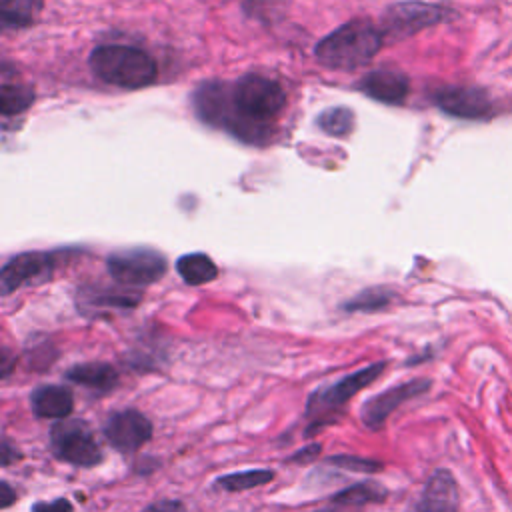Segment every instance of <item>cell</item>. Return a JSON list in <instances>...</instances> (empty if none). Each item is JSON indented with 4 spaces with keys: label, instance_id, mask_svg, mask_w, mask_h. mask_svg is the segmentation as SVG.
Wrapping results in <instances>:
<instances>
[{
    "label": "cell",
    "instance_id": "5b68a950",
    "mask_svg": "<svg viewBox=\"0 0 512 512\" xmlns=\"http://www.w3.org/2000/svg\"><path fill=\"white\" fill-rule=\"evenodd\" d=\"M106 270L120 286L144 288L158 282L166 270V256L152 248H126L108 254Z\"/></svg>",
    "mask_w": 512,
    "mask_h": 512
},
{
    "label": "cell",
    "instance_id": "d4e9b609",
    "mask_svg": "<svg viewBox=\"0 0 512 512\" xmlns=\"http://www.w3.org/2000/svg\"><path fill=\"white\" fill-rule=\"evenodd\" d=\"M32 512H74L70 500L66 498H56L50 502H36L32 506Z\"/></svg>",
    "mask_w": 512,
    "mask_h": 512
},
{
    "label": "cell",
    "instance_id": "e0dca14e",
    "mask_svg": "<svg viewBox=\"0 0 512 512\" xmlns=\"http://www.w3.org/2000/svg\"><path fill=\"white\" fill-rule=\"evenodd\" d=\"M176 272L188 286H202L218 276V266L204 252H190L176 260Z\"/></svg>",
    "mask_w": 512,
    "mask_h": 512
},
{
    "label": "cell",
    "instance_id": "ac0fdd59",
    "mask_svg": "<svg viewBox=\"0 0 512 512\" xmlns=\"http://www.w3.org/2000/svg\"><path fill=\"white\" fill-rule=\"evenodd\" d=\"M44 0H0V16L6 28H24L36 22Z\"/></svg>",
    "mask_w": 512,
    "mask_h": 512
},
{
    "label": "cell",
    "instance_id": "4316f807",
    "mask_svg": "<svg viewBox=\"0 0 512 512\" xmlns=\"http://www.w3.org/2000/svg\"><path fill=\"white\" fill-rule=\"evenodd\" d=\"M140 512H184V506L180 500H160V502L146 506Z\"/></svg>",
    "mask_w": 512,
    "mask_h": 512
},
{
    "label": "cell",
    "instance_id": "7c38bea8",
    "mask_svg": "<svg viewBox=\"0 0 512 512\" xmlns=\"http://www.w3.org/2000/svg\"><path fill=\"white\" fill-rule=\"evenodd\" d=\"M418 512H458V486L448 470H436L418 500Z\"/></svg>",
    "mask_w": 512,
    "mask_h": 512
},
{
    "label": "cell",
    "instance_id": "cb8c5ba5",
    "mask_svg": "<svg viewBox=\"0 0 512 512\" xmlns=\"http://www.w3.org/2000/svg\"><path fill=\"white\" fill-rule=\"evenodd\" d=\"M328 464H334L338 468L350 470V472H364V474H374L378 470H382V462L372 460V458H364V456H350V454H334L326 460Z\"/></svg>",
    "mask_w": 512,
    "mask_h": 512
},
{
    "label": "cell",
    "instance_id": "d6986e66",
    "mask_svg": "<svg viewBox=\"0 0 512 512\" xmlns=\"http://www.w3.org/2000/svg\"><path fill=\"white\" fill-rule=\"evenodd\" d=\"M394 300H396V294L392 290L376 286V288H368V290H362L356 296H352L348 302L342 304V310H346V312H378V310L388 308Z\"/></svg>",
    "mask_w": 512,
    "mask_h": 512
},
{
    "label": "cell",
    "instance_id": "83f0119b",
    "mask_svg": "<svg viewBox=\"0 0 512 512\" xmlns=\"http://www.w3.org/2000/svg\"><path fill=\"white\" fill-rule=\"evenodd\" d=\"M14 498H16V494H14V490L10 488V484H8V482H2V484H0V504H2V508H8V506L14 502Z\"/></svg>",
    "mask_w": 512,
    "mask_h": 512
},
{
    "label": "cell",
    "instance_id": "ffe728a7",
    "mask_svg": "<svg viewBox=\"0 0 512 512\" xmlns=\"http://www.w3.org/2000/svg\"><path fill=\"white\" fill-rule=\"evenodd\" d=\"M386 498V490L378 482H358L342 492H336L332 496V502L344 504V506H362L372 502H382Z\"/></svg>",
    "mask_w": 512,
    "mask_h": 512
},
{
    "label": "cell",
    "instance_id": "277c9868",
    "mask_svg": "<svg viewBox=\"0 0 512 512\" xmlns=\"http://www.w3.org/2000/svg\"><path fill=\"white\" fill-rule=\"evenodd\" d=\"M232 100L242 118L252 124L268 126V122L282 112L286 94L276 80L262 74H246L234 84Z\"/></svg>",
    "mask_w": 512,
    "mask_h": 512
},
{
    "label": "cell",
    "instance_id": "44dd1931",
    "mask_svg": "<svg viewBox=\"0 0 512 512\" xmlns=\"http://www.w3.org/2000/svg\"><path fill=\"white\" fill-rule=\"evenodd\" d=\"M274 480V472L266 468H254V470H244V472H232L214 482L216 488H222L226 492H240V490H250L262 484H268Z\"/></svg>",
    "mask_w": 512,
    "mask_h": 512
},
{
    "label": "cell",
    "instance_id": "52a82bcc",
    "mask_svg": "<svg viewBox=\"0 0 512 512\" xmlns=\"http://www.w3.org/2000/svg\"><path fill=\"white\" fill-rule=\"evenodd\" d=\"M56 268L54 252H22L12 256L0 272V292L2 296L30 284L46 282Z\"/></svg>",
    "mask_w": 512,
    "mask_h": 512
},
{
    "label": "cell",
    "instance_id": "f546056e",
    "mask_svg": "<svg viewBox=\"0 0 512 512\" xmlns=\"http://www.w3.org/2000/svg\"><path fill=\"white\" fill-rule=\"evenodd\" d=\"M12 460H14L12 446H10V442H8V440H4V442H2V464H4V466H8Z\"/></svg>",
    "mask_w": 512,
    "mask_h": 512
},
{
    "label": "cell",
    "instance_id": "7a4b0ae2",
    "mask_svg": "<svg viewBox=\"0 0 512 512\" xmlns=\"http://www.w3.org/2000/svg\"><path fill=\"white\" fill-rule=\"evenodd\" d=\"M92 72L120 88H142L154 82L156 62L140 48L108 44L100 46L90 54Z\"/></svg>",
    "mask_w": 512,
    "mask_h": 512
},
{
    "label": "cell",
    "instance_id": "3957f363",
    "mask_svg": "<svg viewBox=\"0 0 512 512\" xmlns=\"http://www.w3.org/2000/svg\"><path fill=\"white\" fill-rule=\"evenodd\" d=\"M384 368H386V362H372L352 374H346L344 378H340L328 386L314 390L306 404V416L314 424L308 430V434L314 432L324 422L334 420L336 412H340L356 392H360L364 386L374 382Z\"/></svg>",
    "mask_w": 512,
    "mask_h": 512
},
{
    "label": "cell",
    "instance_id": "484cf974",
    "mask_svg": "<svg viewBox=\"0 0 512 512\" xmlns=\"http://www.w3.org/2000/svg\"><path fill=\"white\" fill-rule=\"evenodd\" d=\"M320 450H322V446H320V444H310V446H306V448L296 450L288 460H290V462H296V464L310 462V460H314V458L320 454Z\"/></svg>",
    "mask_w": 512,
    "mask_h": 512
},
{
    "label": "cell",
    "instance_id": "4dcf8cb0",
    "mask_svg": "<svg viewBox=\"0 0 512 512\" xmlns=\"http://www.w3.org/2000/svg\"><path fill=\"white\" fill-rule=\"evenodd\" d=\"M316 512H336V510H330V508H324V510H316Z\"/></svg>",
    "mask_w": 512,
    "mask_h": 512
},
{
    "label": "cell",
    "instance_id": "5bb4252c",
    "mask_svg": "<svg viewBox=\"0 0 512 512\" xmlns=\"http://www.w3.org/2000/svg\"><path fill=\"white\" fill-rule=\"evenodd\" d=\"M30 406L38 418L62 420L68 418L74 408V396L66 386L44 384L30 394Z\"/></svg>",
    "mask_w": 512,
    "mask_h": 512
},
{
    "label": "cell",
    "instance_id": "ba28073f",
    "mask_svg": "<svg viewBox=\"0 0 512 512\" xmlns=\"http://www.w3.org/2000/svg\"><path fill=\"white\" fill-rule=\"evenodd\" d=\"M104 436L118 452L132 454L150 440L152 422L134 408L118 410L108 416L104 424Z\"/></svg>",
    "mask_w": 512,
    "mask_h": 512
},
{
    "label": "cell",
    "instance_id": "f1b7e54d",
    "mask_svg": "<svg viewBox=\"0 0 512 512\" xmlns=\"http://www.w3.org/2000/svg\"><path fill=\"white\" fill-rule=\"evenodd\" d=\"M12 356L8 352V348H2V376L6 378L10 374V366H12Z\"/></svg>",
    "mask_w": 512,
    "mask_h": 512
},
{
    "label": "cell",
    "instance_id": "8fae6325",
    "mask_svg": "<svg viewBox=\"0 0 512 512\" xmlns=\"http://www.w3.org/2000/svg\"><path fill=\"white\" fill-rule=\"evenodd\" d=\"M140 290L136 288H104V286H84L78 290L76 304L84 314L96 310H128L140 302Z\"/></svg>",
    "mask_w": 512,
    "mask_h": 512
},
{
    "label": "cell",
    "instance_id": "603a6c76",
    "mask_svg": "<svg viewBox=\"0 0 512 512\" xmlns=\"http://www.w3.org/2000/svg\"><path fill=\"white\" fill-rule=\"evenodd\" d=\"M352 122H354V114L340 106V108H328L320 118H318V124L322 126L324 132L332 134V136H344L350 132L352 128Z\"/></svg>",
    "mask_w": 512,
    "mask_h": 512
},
{
    "label": "cell",
    "instance_id": "4fadbf2b",
    "mask_svg": "<svg viewBox=\"0 0 512 512\" xmlns=\"http://www.w3.org/2000/svg\"><path fill=\"white\" fill-rule=\"evenodd\" d=\"M360 90L384 104H400L408 94V78L396 70H374L360 80Z\"/></svg>",
    "mask_w": 512,
    "mask_h": 512
},
{
    "label": "cell",
    "instance_id": "2e32d148",
    "mask_svg": "<svg viewBox=\"0 0 512 512\" xmlns=\"http://www.w3.org/2000/svg\"><path fill=\"white\" fill-rule=\"evenodd\" d=\"M444 10L440 6H430V4H418V2H410V4H400L396 6L390 14V28L392 30H402L406 34L416 32L424 26L436 24L444 18Z\"/></svg>",
    "mask_w": 512,
    "mask_h": 512
},
{
    "label": "cell",
    "instance_id": "30bf717a",
    "mask_svg": "<svg viewBox=\"0 0 512 512\" xmlns=\"http://www.w3.org/2000/svg\"><path fill=\"white\" fill-rule=\"evenodd\" d=\"M440 110L456 118H484L492 112L490 98L484 90L474 86H446L434 94Z\"/></svg>",
    "mask_w": 512,
    "mask_h": 512
},
{
    "label": "cell",
    "instance_id": "6da1fadb",
    "mask_svg": "<svg viewBox=\"0 0 512 512\" xmlns=\"http://www.w3.org/2000/svg\"><path fill=\"white\" fill-rule=\"evenodd\" d=\"M382 46V34L368 20H352L322 38L316 58L338 70H352L368 64Z\"/></svg>",
    "mask_w": 512,
    "mask_h": 512
},
{
    "label": "cell",
    "instance_id": "9c48e42d",
    "mask_svg": "<svg viewBox=\"0 0 512 512\" xmlns=\"http://www.w3.org/2000/svg\"><path fill=\"white\" fill-rule=\"evenodd\" d=\"M430 388V380H410V382H404V384H398V386H392L372 398H368L360 410V418H362V424L370 430H376L380 428L386 418L400 406L404 404L406 400L426 392Z\"/></svg>",
    "mask_w": 512,
    "mask_h": 512
},
{
    "label": "cell",
    "instance_id": "7402d4cb",
    "mask_svg": "<svg viewBox=\"0 0 512 512\" xmlns=\"http://www.w3.org/2000/svg\"><path fill=\"white\" fill-rule=\"evenodd\" d=\"M34 100V92L30 86H24L20 82H8L4 78L2 90H0V108L6 116L18 114L26 110Z\"/></svg>",
    "mask_w": 512,
    "mask_h": 512
},
{
    "label": "cell",
    "instance_id": "8992f818",
    "mask_svg": "<svg viewBox=\"0 0 512 512\" xmlns=\"http://www.w3.org/2000/svg\"><path fill=\"white\" fill-rule=\"evenodd\" d=\"M50 448L62 462L90 468L102 460L100 446L84 420L62 418L50 428Z\"/></svg>",
    "mask_w": 512,
    "mask_h": 512
},
{
    "label": "cell",
    "instance_id": "9a60e30c",
    "mask_svg": "<svg viewBox=\"0 0 512 512\" xmlns=\"http://www.w3.org/2000/svg\"><path fill=\"white\" fill-rule=\"evenodd\" d=\"M66 380L80 384L94 394H108L118 386V372L108 362H86L66 370Z\"/></svg>",
    "mask_w": 512,
    "mask_h": 512
}]
</instances>
